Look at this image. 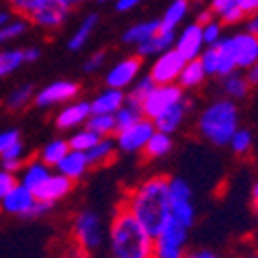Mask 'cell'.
<instances>
[{
  "mask_svg": "<svg viewBox=\"0 0 258 258\" xmlns=\"http://www.w3.org/2000/svg\"><path fill=\"white\" fill-rule=\"evenodd\" d=\"M121 203L152 236H156L170 217L168 176L154 174L144 178L127 192Z\"/></svg>",
  "mask_w": 258,
  "mask_h": 258,
  "instance_id": "cell-1",
  "label": "cell"
},
{
  "mask_svg": "<svg viewBox=\"0 0 258 258\" xmlns=\"http://www.w3.org/2000/svg\"><path fill=\"white\" fill-rule=\"evenodd\" d=\"M107 248L111 258H154V236L119 203L107 230Z\"/></svg>",
  "mask_w": 258,
  "mask_h": 258,
  "instance_id": "cell-2",
  "label": "cell"
},
{
  "mask_svg": "<svg viewBox=\"0 0 258 258\" xmlns=\"http://www.w3.org/2000/svg\"><path fill=\"white\" fill-rule=\"evenodd\" d=\"M238 127L240 107L228 96H219L207 103L197 117V134L215 148H228Z\"/></svg>",
  "mask_w": 258,
  "mask_h": 258,
  "instance_id": "cell-3",
  "label": "cell"
},
{
  "mask_svg": "<svg viewBox=\"0 0 258 258\" xmlns=\"http://www.w3.org/2000/svg\"><path fill=\"white\" fill-rule=\"evenodd\" d=\"M107 225L105 219L94 209H80L70 225V238L78 254L92 256L107 246Z\"/></svg>",
  "mask_w": 258,
  "mask_h": 258,
  "instance_id": "cell-4",
  "label": "cell"
},
{
  "mask_svg": "<svg viewBox=\"0 0 258 258\" xmlns=\"http://www.w3.org/2000/svg\"><path fill=\"white\" fill-rule=\"evenodd\" d=\"M188 232L190 228L168 217L162 230L154 236V258H184L188 252Z\"/></svg>",
  "mask_w": 258,
  "mask_h": 258,
  "instance_id": "cell-5",
  "label": "cell"
},
{
  "mask_svg": "<svg viewBox=\"0 0 258 258\" xmlns=\"http://www.w3.org/2000/svg\"><path fill=\"white\" fill-rule=\"evenodd\" d=\"M170 192V217L180 221L186 228H192L197 221V207L192 203V188L182 176H168Z\"/></svg>",
  "mask_w": 258,
  "mask_h": 258,
  "instance_id": "cell-6",
  "label": "cell"
},
{
  "mask_svg": "<svg viewBox=\"0 0 258 258\" xmlns=\"http://www.w3.org/2000/svg\"><path fill=\"white\" fill-rule=\"evenodd\" d=\"M184 99V88H180L176 82L172 84H156L142 101V113L148 119H156L158 115H162L168 111L172 105Z\"/></svg>",
  "mask_w": 258,
  "mask_h": 258,
  "instance_id": "cell-7",
  "label": "cell"
},
{
  "mask_svg": "<svg viewBox=\"0 0 258 258\" xmlns=\"http://www.w3.org/2000/svg\"><path fill=\"white\" fill-rule=\"evenodd\" d=\"M154 132H156L154 121L148 117H142L138 123L115 132L117 150H121L125 154H140V152H144V148Z\"/></svg>",
  "mask_w": 258,
  "mask_h": 258,
  "instance_id": "cell-8",
  "label": "cell"
},
{
  "mask_svg": "<svg viewBox=\"0 0 258 258\" xmlns=\"http://www.w3.org/2000/svg\"><path fill=\"white\" fill-rule=\"evenodd\" d=\"M225 43H228L236 68L238 70H248L252 63L258 59V35H252L248 31H238V33H232L225 37Z\"/></svg>",
  "mask_w": 258,
  "mask_h": 258,
  "instance_id": "cell-9",
  "label": "cell"
},
{
  "mask_svg": "<svg viewBox=\"0 0 258 258\" xmlns=\"http://www.w3.org/2000/svg\"><path fill=\"white\" fill-rule=\"evenodd\" d=\"M184 61L186 59L174 47H170V49H166L162 53H158V57L152 63L148 76L156 84H172V82L178 80V74H180V70L184 66Z\"/></svg>",
  "mask_w": 258,
  "mask_h": 258,
  "instance_id": "cell-10",
  "label": "cell"
},
{
  "mask_svg": "<svg viewBox=\"0 0 258 258\" xmlns=\"http://www.w3.org/2000/svg\"><path fill=\"white\" fill-rule=\"evenodd\" d=\"M80 92V84L72 82V80H55L51 84H47L45 88H41L35 94V105L39 109H49V107H57V105H66L70 101L76 99V94Z\"/></svg>",
  "mask_w": 258,
  "mask_h": 258,
  "instance_id": "cell-11",
  "label": "cell"
},
{
  "mask_svg": "<svg viewBox=\"0 0 258 258\" xmlns=\"http://www.w3.org/2000/svg\"><path fill=\"white\" fill-rule=\"evenodd\" d=\"M74 188V180H70L68 176H63L59 172H51L37 188H33V195L37 201L47 203V205H55L61 199H66Z\"/></svg>",
  "mask_w": 258,
  "mask_h": 258,
  "instance_id": "cell-12",
  "label": "cell"
},
{
  "mask_svg": "<svg viewBox=\"0 0 258 258\" xmlns=\"http://www.w3.org/2000/svg\"><path fill=\"white\" fill-rule=\"evenodd\" d=\"M35 203H37V199H35V195H33V190L27 188V186L21 184V182H17V184L7 192V195L0 199V211L27 219Z\"/></svg>",
  "mask_w": 258,
  "mask_h": 258,
  "instance_id": "cell-13",
  "label": "cell"
},
{
  "mask_svg": "<svg viewBox=\"0 0 258 258\" xmlns=\"http://www.w3.org/2000/svg\"><path fill=\"white\" fill-rule=\"evenodd\" d=\"M142 63H144V57L142 55H132V57H125L121 59L117 66H113L105 78L107 86L109 88H127L129 84H134L142 72Z\"/></svg>",
  "mask_w": 258,
  "mask_h": 258,
  "instance_id": "cell-14",
  "label": "cell"
},
{
  "mask_svg": "<svg viewBox=\"0 0 258 258\" xmlns=\"http://www.w3.org/2000/svg\"><path fill=\"white\" fill-rule=\"evenodd\" d=\"M190 111H192V101L184 94L182 101H178L176 105H172L162 115H158L154 119V125H156L158 132H164V134L174 136L176 132H180V129H182V125H184V121H186V117H188Z\"/></svg>",
  "mask_w": 258,
  "mask_h": 258,
  "instance_id": "cell-15",
  "label": "cell"
},
{
  "mask_svg": "<svg viewBox=\"0 0 258 258\" xmlns=\"http://www.w3.org/2000/svg\"><path fill=\"white\" fill-rule=\"evenodd\" d=\"M68 11L70 7L66 3H61V0H43V5L31 15L29 23L45 27V29H55L66 21Z\"/></svg>",
  "mask_w": 258,
  "mask_h": 258,
  "instance_id": "cell-16",
  "label": "cell"
},
{
  "mask_svg": "<svg viewBox=\"0 0 258 258\" xmlns=\"http://www.w3.org/2000/svg\"><path fill=\"white\" fill-rule=\"evenodd\" d=\"M174 49L188 61V59H195L201 55V51L205 49V41H203V27L195 21L190 23L178 39H174Z\"/></svg>",
  "mask_w": 258,
  "mask_h": 258,
  "instance_id": "cell-17",
  "label": "cell"
},
{
  "mask_svg": "<svg viewBox=\"0 0 258 258\" xmlns=\"http://www.w3.org/2000/svg\"><path fill=\"white\" fill-rule=\"evenodd\" d=\"M90 117V103L86 101H76V103H66L61 111H57L55 115V127L59 132H72V129L80 127L86 123V119Z\"/></svg>",
  "mask_w": 258,
  "mask_h": 258,
  "instance_id": "cell-18",
  "label": "cell"
},
{
  "mask_svg": "<svg viewBox=\"0 0 258 258\" xmlns=\"http://www.w3.org/2000/svg\"><path fill=\"white\" fill-rule=\"evenodd\" d=\"M219 86H221V94L236 101V103L248 99L252 88H254L244 70H234L230 74H225L223 78H219Z\"/></svg>",
  "mask_w": 258,
  "mask_h": 258,
  "instance_id": "cell-19",
  "label": "cell"
},
{
  "mask_svg": "<svg viewBox=\"0 0 258 258\" xmlns=\"http://www.w3.org/2000/svg\"><path fill=\"white\" fill-rule=\"evenodd\" d=\"M55 170L63 176H68L70 180H82L86 176V172L90 170V162H88V156L86 152H78V150H70L66 156H63Z\"/></svg>",
  "mask_w": 258,
  "mask_h": 258,
  "instance_id": "cell-20",
  "label": "cell"
},
{
  "mask_svg": "<svg viewBox=\"0 0 258 258\" xmlns=\"http://www.w3.org/2000/svg\"><path fill=\"white\" fill-rule=\"evenodd\" d=\"M174 31H166L162 27H158V31L148 37L146 41L138 43V55L142 57H148V55H158V53H162L166 49H170L174 45Z\"/></svg>",
  "mask_w": 258,
  "mask_h": 258,
  "instance_id": "cell-21",
  "label": "cell"
},
{
  "mask_svg": "<svg viewBox=\"0 0 258 258\" xmlns=\"http://www.w3.org/2000/svg\"><path fill=\"white\" fill-rule=\"evenodd\" d=\"M207 78H209V76H207V72H205V68H203L201 59L195 57V59L184 61V66H182V70H180V74H178L176 84H178L180 88H184V90H192V88H199Z\"/></svg>",
  "mask_w": 258,
  "mask_h": 258,
  "instance_id": "cell-22",
  "label": "cell"
},
{
  "mask_svg": "<svg viewBox=\"0 0 258 258\" xmlns=\"http://www.w3.org/2000/svg\"><path fill=\"white\" fill-rule=\"evenodd\" d=\"M125 105V92L121 88H107L96 99L90 101V113H111L119 111Z\"/></svg>",
  "mask_w": 258,
  "mask_h": 258,
  "instance_id": "cell-23",
  "label": "cell"
},
{
  "mask_svg": "<svg viewBox=\"0 0 258 258\" xmlns=\"http://www.w3.org/2000/svg\"><path fill=\"white\" fill-rule=\"evenodd\" d=\"M49 174H51V168H49L45 162H41L39 158H37V160H27L25 166H23V170L19 172V182L25 184L27 188L33 190V188H37Z\"/></svg>",
  "mask_w": 258,
  "mask_h": 258,
  "instance_id": "cell-24",
  "label": "cell"
},
{
  "mask_svg": "<svg viewBox=\"0 0 258 258\" xmlns=\"http://www.w3.org/2000/svg\"><path fill=\"white\" fill-rule=\"evenodd\" d=\"M174 150V140L170 134H164V132H156L152 134V138L148 140L146 148H144V154L146 158L150 160H160V158H166L170 152Z\"/></svg>",
  "mask_w": 258,
  "mask_h": 258,
  "instance_id": "cell-25",
  "label": "cell"
},
{
  "mask_svg": "<svg viewBox=\"0 0 258 258\" xmlns=\"http://www.w3.org/2000/svg\"><path fill=\"white\" fill-rule=\"evenodd\" d=\"M115 150H117V144H115V138L107 136V138H101L96 142L88 152V162H90V168L92 166H103L107 162H111L113 156H115Z\"/></svg>",
  "mask_w": 258,
  "mask_h": 258,
  "instance_id": "cell-26",
  "label": "cell"
},
{
  "mask_svg": "<svg viewBox=\"0 0 258 258\" xmlns=\"http://www.w3.org/2000/svg\"><path fill=\"white\" fill-rule=\"evenodd\" d=\"M70 152V144H68V140H63V138H57V140H51V142H47L43 148H41V152H39V160L41 162H45L49 168H55L57 166V162Z\"/></svg>",
  "mask_w": 258,
  "mask_h": 258,
  "instance_id": "cell-27",
  "label": "cell"
},
{
  "mask_svg": "<svg viewBox=\"0 0 258 258\" xmlns=\"http://www.w3.org/2000/svg\"><path fill=\"white\" fill-rule=\"evenodd\" d=\"M228 148H230L232 154L238 156V158L250 156V154H252V148H254V136H252V132H250L248 127H242V125H240L236 132H234V136H232Z\"/></svg>",
  "mask_w": 258,
  "mask_h": 258,
  "instance_id": "cell-28",
  "label": "cell"
},
{
  "mask_svg": "<svg viewBox=\"0 0 258 258\" xmlns=\"http://www.w3.org/2000/svg\"><path fill=\"white\" fill-rule=\"evenodd\" d=\"M84 125L88 129H92L94 134H99L101 138L113 136L117 132V127H115V115H111V113H90V117L86 119Z\"/></svg>",
  "mask_w": 258,
  "mask_h": 258,
  "instance_id": "cell-29",
  "label": "cell"
},
{
  "mask_svg": "<svg viewBox=\"0 0 258 258\" xmlns=\"http://www.w3.org/2000/svg\"><path fill=\"white\" fill-rule=\"evenodd\" d=\"M160 27V21H146V23H140V25H134L132 29H127L123 33V41L125 43H132V45H138L142 41H146L148 37H152Z\"/></svg>",
  "mask_w": 258,
  "mask_h": 258,
  "instance_id": "cell-30",
  "label": "cell"
},
{
  "mask_svg": "<svg viewBox=\"0 0 258 258\" xmlns=\"http://www.w3.org/2000/svg\"><path fill=\"white\" fill-rule=\"evenodd\" d=\"M188 5H190V0H174V3L166 9L164 17L160 19V27L166 29V31H174L176 25L184 19V15L188 11Z\"/></svg>",
  "mask_w": 258,
  "mask_h": 258,
  "instance_id": "cell-31",
  "label": "cell"
},
{
  "mask_svg": "<svg viewBox=\"0 0 258 258\" xmlns=\"http://www.w3.org/2000/svg\"><path fill=\"white\" fill-rule=\"evenodd\" d=\"M101 140L99 134H94L92 129H88L86 125L82 129H76V132L68 138V144H70V150H78V152H88L96 142Z\"/></svg>",
  "mask_w": 258,
  "mask_h": 258,
  "instance_id": "cell-32",
  "label": "cell"
},
{
  "mask_svg": "<svg viewBox=\"0 0 258 258\" xmlns=\"http://www.w3.org/2000/svg\"><path fill=\"white\" fill-rule=\"evenodd\" d=\"M33 94H35L33 84H21V86H17V88L9 94L7 107H9L11 111H21V109H25L31 101H33Z\"/></svg>",
  "mask_w": 258,
  "mask_h": 258,
  "instance_id": "cell-33",
  "label": "cell"
},
{
  "mask_svg": "<svg viewBox=\"0 0 258 258\" xmlns=\"http://www.w3.org/2000/svg\"><path fill=\"white\" fill-rule=\"evenodd\" d=\"M154 86H156V82H154L150 76H144V78L136 80V82L132 84V90H129V92L125 94V103L136 105V107H140V109H142V101L146 99V94H148Z\"/></svg>",
  "mask_w": 258,
  "mask_h": 258,
  "instance_id": "cell-34",
  "label": "cell"
},
{
  "mask_svg": "<svg viewBox=\"0 0 258 258\" xmlns=\"http://www.w3.org/2000/svg\"><path fill=\"white\" fill-rule=\"evenodd\" d=\"M142 117H144V113H142L140 107L125 103L119 111H115V127H117V132H119V129H125V127H129V125L138 123Z\"/></svg>",
  "mask_w": 258,
  "mask_h": 258,
  "instance_id": "cell-35",
  "label": "cell"
},
{
  "mask_svg": "<svg viewBox=\"0 0 258 258\" xmlns=\"http://www.w3.org/2000/svg\"><path fill=\"white\" fill-rule=\"evenodd\" d=\"M96 23H99V17L96 15H88L84 21H82V25H80V29L76 31V35L70 39V43H68V47L72 49V51H78L86 41H88V37H90V33H92V29L96 27Z\"/></svg>",
  "mask_w": 258,
  "mask_h": 258,
  "instance_id": "cell-36",
  "label": "cell"
},
{
  "mask_svg": "<svg viewBox=\"0 0 258 258\" xmlns=\"http://www.w3.org/2000/svg\"><path fill=\"white\" fill-rule=\"evenodd\" d=\"M21 63H25L23 59V49H9V51H0V78L9 76L11 72H15Z\"/></svg>",
  "mask_w": 258,
  "mask_h": 258,
  "instance_id": "cell-37",
  "label": "cell"
},
{
  "mask_svg": "<svg viewBox=\"0 0 258 258\" xmlns=\"http://www.w3.org/2000/svg\"><path fill=\"white\" fill-rule=\"evenodd\" d=\"M203 27V41H205V47L207 45H213V43H217L223 35H221V29H223V25L219 23V19L215 17V19H211L209 23H205V25H201Z\"/></svg>",
  "mask_w": 258,
  "mask_h": 258,
  "instance_id": "cell-38",
  "label": "cell"
},
{
  "mask_svg": "<svg viewBox=\"0 0 258 258\" xmlns=\"http://www.w3.org/2000/svg\"><path fill=\"white\" fill-rule=\"evenodd\" d=\"M25 29H27L25 21H17V23H11V25L5 23L3 27H0V45L11 41V39H15V37H19V35H23Z\"/></svg>",
  "mask_w": 258,
  "mask_h": 258,
  "instance_id": "cell-39",
  "label": "cell"
},
{
  "mask_svg": "<svg viewBox=\"0 0 258 258\" xmlns=\"http://www.w3.org/2000/svg\"><path fill=\"white\" fill-rule=\"evenodd\" d=\"M217 19H219V23H221L223 27H234V25L244 23L246 13H244V11L240 9V5H238V7H234V9H228L225 13H221Z\"/></svg>",
  "mask_w": 258,
  "mask_h": 258,
  "instance_id": "cell-40",
  "label": "cell"
},
{
  "mask_svg": "<svg viewBox=\"0 0 258 258\" xmlns=\"http://www.w3.org/2000/svg\"><path fill=\"white\" fill-rule=\"evenodd\" d=\"M25 154H27V148H25V144L19 140V142H15L9 150H5L3 154H0V160H25Z\"/></svg>",
  "mask_w": 258,
  "mask_h": 258,
  "instance_id": "cell-41",
  "label": "cell"
},
{
  "mask_svg": "<svg viewBox=\"0 0 258 258\" xmlns=\"http://www.w3.org/2000/svg\"><path fill=\"white\" fill-rule=\"evenodd\" d=\"M19 140H21L19 129H5V132H0V154H3L5 150H9Z\"/></svg>",
  "mask_w": 258,
  "mask_h": 258,
  "instance_id": "cell-42",
  "label": "cell"
},
{
  "mask_svg": "<svg viewBox=\"0 0 258 258\" xmlns=\"http://www.w3.org/2000/svg\"><path fill=\"white\" fill-rule=\"evenodd\" d=\"M19 180H17V176L15 174H11V172H7L3 166H0V199H3L7 192L17 184Z\"/></svg>",
  "mask_w": 258,
  "mask_h": 258,
  "instance_id": "cell-43",
  "label": "cell"
},
{
  "mask_svg": "<svg viewBox=\"0 0 258 258\" xmlns=\"http://www.w3.org/2000/svg\"><path fill=\"white\" fill-rule=\"evenodd\" d=\"M105 57H107V51L103 49V51H96V53H92L90 57H88V61L84 63V72H96L101 66H103V61H105Z\"/></svg>",
  "mask_w": 258,
  "mask_h": 258,
  "instance_id": "cell-44",
  "label": "cell"
},
{
  "mask_svg": "<svg viewBox=\"0 0 258 258\" xmlns=\"http://www.w3.org/2000/svg\"><path fill=\"white\" fill-rule=\"evenodd\" d=\"M238 7V0H209V9L215 17H219L221 13H225L228 9Z\"/></svg>",
  "mask_w": 258,
  "mask_h": 258,
  "instance_id": "cell-45",
  "label": "cell"
},
{
  "mask_svg": "<svg viewBox=\"0 0 258 258\" xmlns=\"http://www.w3.org/2000/svg\"><path fill=\"white\" fill-rule=\"evenodd\" d=\"M25 162H27V158H25V160H0V166H3L7 172L19 176V172H21L23 166H25Z\"/></svg>",
  "mask_w": 258,
  "mask_h": 258,
  "instance_id": "cell-46",
  "label": "cell"
},
{
  "mask_svg": "<svg viewBox=\"0 0 258 258\" xmlns=\"http://www.w3.org/2000/svg\"><path fill=\"white\" fill-rule=\"evenodd\" d=\"M184 258H221L215 250L211 248H199V250H190L184 254Z\"/></svg>",
  "mask_w": 258,
  "mask_h": 258,
  "instance_id": "cell-47",
  "label": "cell"
},
{
  "mask_svg": "<svg viewBox=\"0 0 258 258\" xmlns=\"http://www.w3.org/2000/svg\"><path fill=\"white\" fill-rule=\"evenodd\" d=\"M244 29L252 35H258V11L244 19Z\"/></svg>",
  "mask_w": 258,
  "mask_h": 258,
  "instance_id": "cell-48",
  "label": "cell"
},
{
  "mask_svg": "<svg viewBox=\"0 0 258 258\" xmlns=\"http://www.w3.org/2000/svg\"><path fill=\"white\" fill-rule=\"evenodd\" d=\"M238 5H240V9L246 13V17L258 11V0H238Z\"/></svg>",
  "mask_w": 258,
  "mask_h": 258,
  "instance_id": "cell-49",
  "label": "cell"
},
{
  "mask_svg": "<svg viewBox=\"0 0 258 258\" xmlns=\"http://www.w3.org/2000/svg\"><path fill=\"white\" fill-rule=\"evenodd\" d=\"M246 76H248V80H250L252 86H258V59L246 70Z\"/></svg>",
  "mask_w": 258,
  "mask_h": 258,
  "instance_id": "cell-50",
  "label": "cell"
},
{
  "mask_svg": "<svg viewBox=\"0 0 258 258\" xmlns=\"http://www.w3.org/2000/svg\"><path fill=\"white\" fill-rule=\"evenodd\" d=\"M37 57H39V49H35V47L23 49V59H25V63H31V61H35Z\"/></svg>",
  "mask_w": 258,
  "mask_h": 258,
  "instance_id": "cell-51",
  "label": "cell"
},
{
  "mask_svg": "<svg viewBox=\"0 0 258 258\" xmlns=\"http://www.w3.org/2000/svg\"><path fill=\"white\" fill-rule=\"evenodd\" d=\"M138 5H140V0H119V3H117V11H119V13H125V11H129V9L138 7Z\"/></svg>",
  "mask_w": 258,
  "mask_h": 258,
  "instance_id": "cell-52",
  "label": "cell"
},
{
  "mask_svg": "<svg viewBox=\"0 0 258 258\" xmlns=\"http://www.w3.org/2000/svg\"><path fill=\"white\" fill-rule=\"evenodd\" d=\"M211 19H215V15L211 13V9H205V11H201V13H199L197 23H199V25H205V23H209Z\"/></svg>",
  "mask_w": 258,
  "mask_h": 258,
  "instance_id": "cell-53",
  "label": "cell"
},
{
  "mask_svg": "<svg viewBox=\"0 0 258 258\" xmlns=\"http://www.w3.org/2000/svg\"><path fill=\"white\" fill-rule=\"evenodd\" d=\"M250 203H252V207L258 205V178L252 182V188H250Z\"/></svg>",
  "mask_w": 258,
  "mask_h": 258,
  "instance_id": "cell-54",
  "label": "cell"
},
{
  "mask_svg": "<svg viewBox=\"0 0 258 258\" xmlns=\"http://www.w3.org/2000/svg\"><path fill=\"white\" fill-rule=\"evenodd\" d=\"M240 258H258V248H250V250H246Z\"/></svg>",
  "mask_w": 258,
  "mask_h": 258,
  "instance_id": "cell-55",
  "label": "cell"
},
{
  "mask_svg": "<svg viewBox=\"0 0 258 258\" xmlns=\"http://www.w3.org/2000/svg\"><path fill=\"white\" fill-rule=\"evenodd\" d=\"M252 209H254V225H256V232H258V205Z\"/></svg>",
  "mask_w": 258,
  "mask_h": 258,
  "instance_id": "cell-56",
  "label": "cell"
},
{
  "mask_svg": "<svg viewBox=\"0 0 258 258\" xmlns=\"http://www.w3.org/2000/svg\"><path fill=\"white\" fill-rule=\"evenodd\" d=\"M61 3H66L68 7H72V5H76V3H82V0H61Z\"/></svg>",
  "mask_w": 258,
  "mask_h": 258,
  "instance_id": "cell-57",
  "label": "cell"
},
{
  "mask_svg": "<svg viewBox=\"0 0 258 258\" xmlns=\"http://www.w3.org/2000/svg\"><path fill=\"white\" fill-rule=\"evenodd\" d=\"M7 19H9V17H7V15H0V27H3V25H5V23H7Z\"/></svg>",
  "mask_w": 258,
  "mask_h": 258,
  "instance_id": "cell-58",
  "label": "cell"
},
{
  "mask_svg": "<svg viewBox=\"0 0 258 258\" xmlns=\"http://www.w3.org/2000/svg\"><path fill=\"white\" fill-rule=\"evenodd\" d=\"M74 258H82V254H78V256H74Z\"/></svg>",
  "mask_w": 258,
  "mask_h": 258,
  "instance_id": "cell-59",
  "label": "cell"
}]
</instances>
